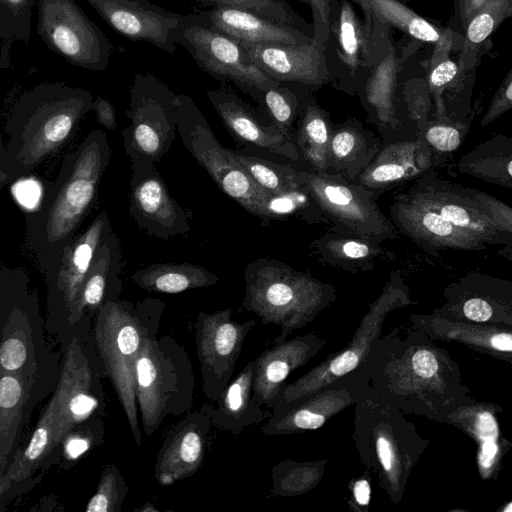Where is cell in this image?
<instances>
[{
  "label": "cell",
  "mask_w": 512,
  "mask_h": 512,
  "mask_svg": "<svg viewBox=\"0 0 512 512\" xmlns=\"http://www.w3.org/2000/svg\"><path fill=\"white\" fill-rule=\"evenodd\" d=\"M178 135L184 148L205 169L228 197L262 219L269 194L260 189L233 156L220 144L205 116L191 97L177 95Z\"/></svg>",
  "instance_id": "cell-10"
},
{
  "label": "cell",
  "mask_w": 512,
  "mask_h": 512,
  "mask_svg": "<svg viewBox=\"0 0 512 512\" xmlns=\"http://www.w3.org/2000/svg\"><path fill=\"white\" fill-rule=\"evenodd\" d=\"M129 213L137 227L150 237L168 240L187 237L193 211L182 207L170 194L155 163H131Z\"/></svg>",
  "instance_id": "cell-17"
},
{
  "label": "cell",
  "mask_w": 512,
  "mask_h": 512,
  "mask_svg": "<svg viewBox=\"0 0 512 512\" xmlns=\"http://www.w3.org/2000/svg\"><path fill=\"white\" fill-rule=\"evenodd\" d=\"M393 328L373 345L365 360L370 385L389 394L404 414L447 421L452 412L467 404L465 387L456 366L444 365V351L420 330L404 339Z\"/></svg>",
  "instance_id": "cell-1"
},
{
  "label": "cell",
  "mask_w": 512,
  "mask_h": 512,
  "mask_svg": "<svg viewBox=\"0 0 512 512\" xmlns=\"http://www.w3.org/2000/svg\"><path fill=\"white\" fill-rule=\"evenodd\" d=\"M85 1L119 34L170 54L177 50L178 36L189 21V15L168 11L148 0Z\"/></svg>",
  "instance_id": "cell-19"
},
{
  "label": "cell",
  "mask_w": 512,
  "mask_h": 512,
  "mask_svg": "<svg viewBox=\"0 0 512 512\" xmlns=\"http://www.w3.org/2000/svg\"><path fill=\"white\" fill-rule=\"evenodd\" d=\"M381 244L332 226L330 232L311 243V248L323 263L356 273L374 268L376 261L384 254Z\"/></svg>",
  "instance_id": "cell-34"
},
{
  "label": "cell",
  "mask_w": 512,
  "mask_h": 512,
  "mask_svg": "<svg viewBox=\"0 0 512 512\" xmlns=\"http://www.w3.org/2000/svg\"><path fill=\"white\" fill-rule=\"evenodd\" d=\"M398 1H401V2L405 3L407 0H398Z\"/></svg>",
  "instance_id": "cell-62"
},
{
  "label": "cell",
  "mask_w": 512,
  "mask_h": 512,
  "mask_svg": "<svg viewBox=\"0 0 512 512\" xmlns=\"http://www.w3.org/2000/svg\"><path fill=\"white\" fill-rule=\"evenodd\" d=\"M297 132L302 157L316 171H328L329 144L332 124L329 116L312 96L306 97Z\"/></svg>",
  "instance_id": "cell-40"
},
{
  "label": "cell",
  "mask_w": 512,
  "mask_h": 512,
  "mask_svg": "<svg viewBox=\"0 0 512 512\" xmlns=\"http://www.w3.org/2000/svg\"><path fill=\"white\" fill-rule=\"evenodd\" d=\"M295 174L334 228L378 243L399 237L376 196L362 184L336 172L296 170Z\"/></svg>",
  "instance_id": "cell-11"
},
{
  "label": "cell",
  "mask_w": 512,
  "mask_h": 512,
  "mask_svg": "<svg viewBox=\"0 0 512 512\" xmlns=\"http://www.w3.org/2000/svg\"><path fill=\"white\" fill-rule=\"evenodd\" d=\"M316 332L297 335L266 348L257 358L253 397L261 406L273 409L290 374L309 363L325 346Z\"/></svg>",
  "instance_id": "cell-23"
},
{
  "label": "cell",
  "mask_w": 512,
  "mask_h": 512,
  "mask_svg": "<svg viewBox=\"0 0 512 512\" xmlns=\"http://www.w3.org/2000/svg\"><path fill=\"white\" fill-rule=\"evenodd\" d=\"M373 472L365 467L360 475L349 482L348 508L352 512H368L371 502V474Z\"/></svg>",
  "instance_id": "cell-55"
},
{
  "label": "cell",
  "mask_w": 512,
  "mask_h": 512,
  "mask_svg": "<svg viewBox=\"0 0 512 512\" xmlns=\"http://www.w3.org/2000/svg\"><path fill=\"white\" fill-rule=\"evenodd\" d=\"M380 141L356 120L333 127L329 144V169L351 181L368 166L381 149Z\"/></svg>",
  "instance_id": "cell-33"
},
{
  "label": "cell",
  "mask_w": 512,
  "mask_h": 512,
  "mask_svg": "<svg viewBox=\"0 0 512 512\" xmlns=\"http://www.w3.org/2000/svg\"><path fill=\"white\" fill-rule=\"evenodd\" d=\"M244 282L243 308L262 324L281 328L274 343H281L293 331L304 328L337 298L331 284L276 259L260 258L249 263Z\"/></svg>",
  "instance_id": "cell-5"
},
{
  "label": "cell",
  "mask_w": 512,
  "mask_h": 512,
  "mask_svg": "<svg viewBox=\"0 0 512 512\" xmlns=\"http://www.w3.org/2000/svg\"><path fill=\"white\" fill-rule=\"evenodd\" d=\"M239 43L249 59L275 81L315 88L329 83L324 45L314 41L305 44Z\"/></svg>",
  "instance_id": "cell-22"
},
{
  "label": "cell",
  "mask_w": 512,
  "mask_h": 512,
  "mask_svg": "<svg viewBox=\"0 0 512 512\" xmlns=\"http://www.w3.org/2000/svg\"><path fill=\"white\" fill-rule=\"evenodd\" d=\"M512 17V0H488L465 27L463 54L460 67H472V59L478 48L491 36L499 25Z\"/></svg>",
  "instance_id": "cell-44"
},
{
  "label": "cell",
  "mask_w": 512,
  "mask_h": 512,
  "mask_svg": "<svg viewBox=\"0 0 512 512\" xmlns=\"http://www.w3.org/2000/svg\"><path fill=\"white\" fill-rule=\"evenodd\" d=\"M390 219L400 233L431 254L445 249L480 251L486 248L483 240L459 229L408 190L394 196Z\"/></svg>",
  "instance_id": "cell-20"
},
{
  "label": "cell",
  "mask_w": 512,
  "mask_h": 512,
  "mask_svg": "<svg viewBox=\"0 0 512 512\" xmlns=\"http://www.w3.org/2000/svg\"><path fill=\"white\" fill-rule=\"evenodd\" d=\"M193 392L194 374L185 349L170 336L157 338L148 329L136 365L137 406L145 434H153L168 415L188 411Z\"/></svg>",
  "instance_id": "cell-7"
},
{
  "label": "cell",
  "mask_w": 512,
  "mask_h": 512,
  "mask_svg": "<svg viewBox=\"0 0 512 512\" xmlns=\"http://www.w3.org/2000/svg\"><path fill=\"white\" fill-rule=\"evenodd\" d=\"M353 441L363 465L377 476L392 504L401 502L410 473L426 449L396 401L370 385L354 405Z\"/></svg>",
  "instance_id": "cell-4"
},
{
  "label": "cell",
  "mask_w": 512,
  "mask_h": 512,
  "mask_svg": "<svg viewBox=\"0 0 512 512\" xmlns=\"http://www.w3.org/2000/svg\"><path fill=\"white\" fill-rule=\"evenodd\" d=\"M421 42L411 39L405 45L394 40L385 57L358 85L355 94L371 117L384 125L395 126L397 118V88L402 68Z\"/></svg>",
  "instance_id": "cell-28"
},
{
  "label": "cell",
  "mask_w": 512,
  "mask_h": 512,
  "mask_svg": "<svg viewBox=\"0 0 512 512\" xmlns=\"http://www.w3.org/2000/svg\"><path fill=\"white\" fill-rule=\"evenodd\" d=\"M64 445V455L67 458L74 459L88 450L90 446L89 439L77 433H70L62 443Z\"/></svg>",
  "instance_id": "cell-58"
},
{
  "label": "cell",
  "mask_w": 512,
  "mask_h": 512,
  "mask_svg": "<svg viewBox=\"0 0 512 512\" xmlns=\"http://www.w3.org/2000/svg\"><path fill=\"white\" fill-rule=\"evenodd\" d=\"M294 218L307 223H329L311 193L302 185L279 194L269 193L263 204L262 220Z\"/></svg>",
  "instance_id": "cell-43"
},
{
  "label": "cell",
  "mask_w": 512,
  "mask_h": 512,
  "mask_svg": "<svg viewBox=\"0 0 512 512\" xmlns=\"http://www.w3.org/2000/svg\"><path fill=\"white\" fill-rule=\"evenodd\" d=\"M33 379L20 373L1 371L0 379V472L11 463Z\"/></svg>",
  "instance_id": "cell-35"
},
{
  "label": "cell",
  "mask_w": 512,
  "mask_h": 512,
  "mask_svg": "<svg viewBox=\"0 0 512 512\" xmlns=\"http://www.w3.org/2000/svg\"><path fill=\"white\" fill-rule=\"evenodd\" d=\"M233 156L263 191L279 194L299 186L295 169L232 150Z\"/></svg>",
  "instance_id": "cell-46"
},
{
  "label": "cell",
  "mask_w": 512,
  "mask_h": 512,
  "mask_svg": "<svg viewBox=\"0 0 512 512\" xmlns=\"http://www.w3.org/2000/svg\"><path fill=\"white\" fill-rule=\"evenodd\" d=\"M363 14H369L411 39L436 44L446 29L428 21L398 0H352Z\"/></svg>",
  "instance_id": "cell-39"
},
{
  "label": "cell",
  "mask_w": 512,
  "mask_h": 512,
  "mask_svg": "<svg viewBox=\"0 0 512 512\" xmlns=\"http://www.w3.org/2000/svg\"><path fill=\"white\" fill-rule=\"evenodd\" d=\"M132 280L149 292L176 294L218 283L209 269L191 263H157L133 272Z\"/></svg>",
  "instance_id": "cell-37"
},
{
  "label": "cell",
  "mask_w": 512,
  "mask_h": 512,
  "mask_svg": "<svg viewBox=\"0 0 512 512\" xmlns=\"http://www.w3.org/2000/svg\"><path fill=\"white\" fill-rule=\"evenodd\" d=\"M203 5L248 10L313 35L310 26L285 0H196Z\"/></svg>",
  "instance_id": "cell-48"
},
{
  "label": "cell",
  "mask_w": 512,
  "mask_h": 512,
  "mask_svg": "<svg viewBox=\"0 0 512 512\" xmlns=\"http://www.w3.org/2000/svg\"><path fill=\"white\" fill-rule=\"evenodd\" d=\"M177 43L190 53L207 74L221 81L232 82L255 98H260L263 92L280 84L249 59L237 40L210 26L201 13L189 15Z\"/></svg>",
  "instance_id": "cell-14"
},
{
  "label": "cell",
  "mask_w": 512,
  "mask_h": 512,
  "mask_svg": "<svg viewBox=\"0 0 512 512\" xmlns=\"http://www.w3.org/2000/svg\"><path fill=\"white\" fill-rule=\"evenodd\" d=\"M92 94L60 82L41 83L23 93L4 125L0 148V187L30 175L57 153L92 110Z\"/></svg>",
  "instance_id": "cell-3"
},
{
  "label": "cell",
  "mask_w": 512,
  "mask_h": 512,
  "mask_svg": "<svg viewBox=\"0 0 512 512\" xmlns=\"http://www.w3.org/2000/svg\"><path fill=\"white\" fill-rule=\"evenodd\" d=\"M110 158L106 134L93 130L63 159L38 207L25 214L26 243L41 271L72 241L92 211Z\"/></svg>",
  "instance_id": "cell-2"
},
{
  "label": "cell",
  "mask_w": 512,
  "mask_h": 512,
  "mask_svg": "<svg viewBox=\"0 0 512 512\" xmlns=\"http://www.w3.org/2000/svg\"><path fill=\"white\" fill-rule=\"evenodd\" d=\"M412 329L430 340H451L512 363V330L449 320L434 314H410Z\"/></svg>",
  "instance_id": "cell-31"
},
{
  "label": "cell",
  "mask_w": 512,
  "mask_h": 512,
  "mask_svg": "<svg viewBox=\"0 0 512 512\" xmlns=\"http://www.w3.org/2000/svg\"><path fill=\"white\" fill-rule=\"evenodd\" d=\"M92 372L77 340L67 348L61 375L54 392L58 403L57 428L53 453L64 439L96 410L92 393Z\"/></svg>",
  "instance_id": "cell-25"
},
{
  "label": "cell",
  "mask_w": 512,
  "mask_h": 512,
  "mask_svg": "<svg viewBox=\"0 0 512 512\" xmlns=\"http://www.w3.org/2000/svg\"><path fill=\"white\" fill-rule=\"evenodd\" d=\"M281 84L263 92L261 97L274 125L283 135L290 138L288 133L299 108L300 100L293 90Z\"/></svg>",
  "instance_id": "cell-50"
},
{
  "label": "cell",
  "mask_w": 512,
  "mask_h": 512,
  "mask_svg": "<svg viewBox=\"0 0 512 512\" xmlns=\"http://www.w3.org/2000/svg\"><path fill=\"white\" fill-rule=\"evenodd\" d=\"M255 325V320H233L230 308L198 313L195 323L196 353L203 392L211 402L218 399L231 381L245 339Z\"/></svg>",
  "instance_id": "cell-16"
},
{
  "label": "cell",
  "mask_w": 512,
  "mask_h": 512,
  "mask_svg": "<svg viewBox=\"0 0 512 512\" xmlns=\"http://www.w3.org/2000/svg\"><path fill=\"white\" fill-rule=\"evenodd\" d=\"M126 116L130 125L122 137L130 162H159L178 134L177 94L156 76L138 73L130 88Z\"/></svg>",
  "instance_id": "cell-12"
},
{
  "label": "cell",
  "mask_w": 512,
  "mask_h": 512,
  "mask_svg": "<svg viewBox=\"0 0 512 512\" xmlns=\"http://www.w3.org/2000/svg\"><path fill=\"white\" fill-rule=\"evenodd\" d=\"M461 426L478 442V466L483 478H490L498 471L504 455L500 444L499 428L493 410L470 401L451 413L448 420Z\"/></svg>",
  "instance_id": "cell-36"
},
{
  "label": "cell",
  "mask_w": 512,
  "mask_h": 512,
  "mask_svg": "<svg viewBox=\"0 0 512 512\" xmlns=\"http://www.w3.org/2000/svg\"><path fill=\"white\" fill-rule=\"evenodd\" d=\"M37 34L71 65L105 71L113 45L74 0H38Z\"/></svg>",
  "instance_id": "cell-13"
},
{
  "label": "cell",
  "mask_w": 512,
  "mask_h": 512,
  "mask_svg": "<svg viewBox=\"0 0 512 512\" xmlns=\"http://www.w3.org/2000/svg\"><path fill=\"white\" fill-rule=\"evenodd\" d=\"M297 1H300V2H302L304 4H307V5L310 4V0H297Z\"/></svg>",
  "instance_id": "cell-61"
},
{
  "label": "cell",
  "mask_w": 512,
  "mask_h": 512,
  "mask_svg": "<svg viewBox=\"0 0 512 512\" xmlns=\"http://www.w3.org/2000/svg\"><path fill=\"white\" fill-rule=\"evenodd\" d=\"M420 136L435 157L448 155L459 149L466 138L470 121L457 120L450 117L424 119L417 123Z\"/></svg>",
  "instance_id": "cell-47"
},
{
  "label": "cell",
  "mask_w": 512,
  "mask_h": 512,
  "mask_svg": "<svg viewBox=\"0 0 512 512\" xmlns=\"http://www.w3.org/2000/svg\"><path fill=\"white\" fill-rule=\"evenodd\" d=\"M369 387L370 379L364 362L356 370L309 395L276 404L260 431L266 436H280L317 430L355 405Z\"/></svg>",
  "instance_id": "cell-15"
},
{
  "label": "cell",
  "mask_w": 512,
  "mask_h": 512,
  "mask_svg": "<svg viewBox=\"0 0 512 512\" xmlns=\"http://www.w3.org/2000/svg\"><path fill=\"white\" fill-rule=\"evenodd\" d=\"M510 109H512V69L494 93L487 111L481 119V126L491 124Z\"/></svg>",
  "instance_id": "cell-54"
},
{
  "label": "cell",
  "mask_w": 512,
  "mask_h": 512,
  "mask_svg": "<svg viewBox=\"0 0 512 512\" xmlns=\"http://www.w3.org/2000/svg\"><path fill=\"white\" fill-rule=\"evenodd\" d=\"M30 352L25 330L20 328L8 329L7 327L3 330L0 347L1 371L29 376L25 373L24 368L29 361H32L30 360Z\"/></svg>",
  "instance_id": "cell-51"
},
{
  "label": "cell",
  "mask_w": 512,
  "mask_h": 512,
  "mask_svg": "<svg viewBox=\"0 0 512 512\" xmlns=\"http://www.w3.org/2000/svg\"><path fill=\"white\" fill-rule=\"evenodd\" d=\"M503 512H512V502L508 503L505 507L501 509Z\"/></svg>",
  "instance_id": "cell-60"
},
{
  "label": "cell",
  "mask_w": 512,
  "mask_h": 512,
  "mask_svg": "<svg viewBox=\"0 0 512 512\" xmlns=\"http://www.w3.org/2000/svg\"><path fill=\"white\" fill-rule=\"evenodd\" d=\"M113 232L107 210H102L82 232L42 271L52 306L65 311L69 319L100 244Z\"/></svg>",
  "instance_id": "cell-18"
},
{
  "label": "cell",
  "mask_w": 512,
  "mask_h": 512,
  "mask_svg": "<svg viewBox=\"0 0 512 512\" xmlns=\"http://www.w3.org/2000/svg\"><path fill=\"white\" fill-rule=\"evenodd\" d=\"M122 250L114 231L100 244L82 286L76 308L68 319L71 324L86 313L97 312L108 300H117L121 292Z\"/></svg>",
  "instance_id": "cell-32"
},
{
  "label": "cell",
  "mask_w": 512,
  "mask_h": 512,
  "mask_svg": "<svg viewBox=\"0 0 512 512\" xmlns=\"http://www.w3.org/2000/svg\"><path fill=\"white\" fill-rule=\"evenodd\" d=\"M256 364L255 358L244 366L219 395L216 406L203 405L201 410L209 415L213 426L239 435L245 428L260 424L272 415L253 397Z\"/></svg>",
  "instance_id": "cell-30"
},
{
  "label": "cell",
  "mask_w": 512,
  "mask_h": 512,
  "mask_svg": "<svg viewBox=\"0 0 512 512\" xmlns=\"http://www.w3.org/2000/svg\"><path fill=\"white\" fill-rule=\"evenodd\" d=\"M437 163L432 150L418 136L415 140L393 142L381 148L356 181L377 197L403 182L427 174Z\"/></svg>",
  "instance_id": "cell-26"
},
{
  "label": "cell",
  "mask_w": 512,
  "mask_h": 512,
  "mask_svg": "<svg viewBox=\"0 0 512 512\" xmlns=\"http://www.w3.org/2000/svg\"><path fill=\"white\" fill-rule=\"evenodd\" d=\"M200 13L210 26L238 42L305 44L314 41L311 34L240 8L218 6Z\"/></svg>",
  "instance_id": "cell-29"
},
{
  "label": "cell",
  "mask_w": 512,
  "mask_h": 512,
  "mask_svg": "<svg viewBox=\"0 0 512 512\" xmlns=\"http://www.w3.org/2000/svg\"><path fill=\"white\" fill-rule=\"evenodd\" d=\"M333 0H310L313 19V40L324 45L329 34V15Z\"/></svg>",
  "instance_id": "cell-56"
},
{
  "label": "cell",
  "mask_w": 512,
  "mask_h": 512,
  "mask_svg": "<svg viewBox=\"0 0 512 512\" xmlns=\"http://www.w3.org/2000/svg\"><path fill=\"white\" fill-rule=\"evenodd\" d=\"M465 191L479 202L504 231L512 235V207L484 192L470 188H465Z\"/></svg>",
  "instance_id": "cell-53"
},
{
  "label": "cell",
  "mask_w": 512,
  "mask_h": 512,
  "mask_svg": "<svg viewBox=\"0 0 512 512\" xmlns=\"http://www.w3.org/2000/svg\"><path fill=\"white\" fill-rule=\"evenodd\" d=\"M488 0H458L460 19L465 28Z\"/></svg>",
  "instance_id": "cell-59"
},
{
  "label": "cell",
  "mask_w": 512,
  "mask_h": 512,
  "mask_svg": "<svg viewBox=\"0 0 512 512\" xmlns=\"http://www.w3.org/2000/svg\"><path fill=\"white\" fill-rule=\"evenodd\" d=\"M458 170L472 177L512 188V138L497 135L465 154Z\"/></svg>",
  "instance_id": "cell-38"
},
{
  "label": "cell",
  "mask_w": 512,
  "mask_h": 512,
  "mask_svg": "<svg viewBox=\"0 0 512 512\" xmlns=\"http://www.w3.org/2000/svg\"><path fill=\"white\" fill-rule=\"evenodd\" d=\"M411 304L409 287L401 273L392 271L380 295L361 318L351 340L295 381L286 383L275 405L309 395L363 365L373 345L382 336L388 314Z\"/></svg>",
  "instance_id": "cell-9"
},
{
  "label": "cell",
  "mask_w": 512,
  "mask_h": 512,
  "mask_svg": "<svg viewBox=\"0 0 512 512\" xmlns=\"http://www.w3.org/2000/svg\"><path fill=\"white\" fill-rule=\"evenodd\" d=\"M162 306L155 299L144 300L137 306L117 299L106 301L96 312V345L138 446L142 435L136 398L137 359L149 329L144 324Z\"/></svg>",
  "instance_id": "cell-6"
},
{
  "label": "cell",
  "mask_w": 512,
  "mask_h": 512,
  "mask_svg": "<svg viewBox=\"0 0 512 512\" xmlns=\"http://www.w3.org/2000/svg\"><path fill=\"white\" fill-rule=\"evenodd\" d=\"M392 28L377 18H361L348 0H333L324 54L329 83L355 94L358 85L385 57L393 41Z\"/></svg>",
  "instance_id": "cell-8"
},
{
  "label": "cell",
  "mask_w": 512,
  "mask_h": 512,
  "mask_svg": "<svg viewBox=\"0 0 512 512\" xmlns=\"http://www.w3.org/2000/svg\"><path fill=\"white\" fill-rule=\"evenodd\" d=\"M128 491L124 479L113 463L102 471L96 493L87 503L86 512H117Z\"/></svg>",
  "instance_id": "cell-49"
},
{
  "label": "cell",
  "mask_w": 512,
  "mask_h": 512,
  "mask_svg": "<svg viewBox=\"0 0 512 512\" xmlns=\"http://www.w3.org/2000/svg\"><path fill=\"white\" fill-rule=\"evenodd\" d=\"M415 197L437 210L459 229L486 244L503 243L510 234L504 231L471 197L465 188L427 173L408 189Z\"/></svg>",
  "instance_id": "cell-21"
},
{
  "label": "cell",
  "mask_w": 512,
  "mask_h": 512,
  "mask_svg": "<svg viewBox=\"0 0 512 512\" xmlns=\"http://www.w3.org/2000/svg\"><path fill=\"white\" fill-rule=\"evenodd\" d=\"M207 96L225 127L238 140L292 160L301 158L290 138L283 135L274 124H262L251 108L233 92L224 89L208 90Z\"/></svg>",
  "instance_id": "cell-27"
},
{
  "label": "cell",
  "mask_w": 512,
  "mask_h": 512,
  "mask_svg": "<svg viewBox=\"0 0 512 512\" xmlns=\"http://www.w3.org/2000/svg\"><path fill=\"white\" fill-rule=\"evenodd\" d=\"M327 460L295 461L285 459L271 470L270 497H295L314 489L325 474Z\"/></svg>",
  "instance_id": "cell-42"
},
{
  "label": "cell",
  "mask_w": 512,
  "mask_h": 512,
  "mask_svg": "<svg viewBox=\"0 0 512 512\" xmlns=\"http://www.w3.org/2000/svg\"><path fill=\"white\" fill-rule=\"evenodd\" d=\"M402 95L412 119L417 123L427 119L431 93L426 79L407 80L403 85Z\"/></svg>",
  "instance_id": "cell-52"
},
{
  "label": "cell",
  "mask_w": 512,
  "mask_h": 512,
  "mask_svg": "<svg viewBox=\"0 0 512 512\" xmlns=\"http://www.w3.org/2000/svg\"><path fill=\"white\" fill-rule=\"evenodd\" d=\"M211 426L209 415L200 410L188 414L169 432L154 470L159 484L172 485L197 472L204 460Z\"/></svg>",
  "instance_id": "cell-24"
},
{
  "label": "cell",
  "mask_w": 512,
  "mask_h": 512,
  "mask_svg": "<svg viewBox=\"0 0 512 512\" xmlns=\"http://www.w3.org/2000/svg\"><path fill=\"white\" fill-rule=\"evenodd\" d=\"M453 42V31L446 29L442 39L434 44L428 61L426 80L435 105V118L449 117L443 96L447 90L457 84L463 71L450 56Z\"/></svg>",
  "instance_id": "cell-41"
},
{
  "label": "cell",
  "mask_w": 512,
  "mask_h": 512,
  "mask_svg": "<svg viewBox=\"0 0 512 512\" xmlns=\"http://www.w3.org/2000/svg\"><path fill=\"white\" fill-rule=\"evenodd\" d=\"M35 0H0V68H8L13 41L28 43Z\"/></svg>",
  "instance_id": "cell-45"
},
{
  "label": "cell",
  "mask_w": 512,
  "mask_h": 512,
  "mask_svg": "<svg viewBox=\"0 0 512 512\" xmlns=\"http://www.w3.org/2000/svg\"><path fill=\"white\" fill-rule=\"evenodd\" d=\"M92 110H94L97 122L100 125L107 130H114L116 128V111L107 99L97 96L93 101Z\"/></svg>",
  "instance_id": "cell-57"
}]
</instances>
